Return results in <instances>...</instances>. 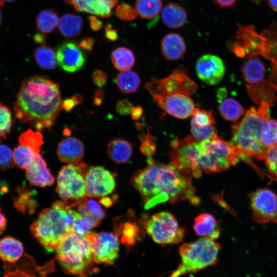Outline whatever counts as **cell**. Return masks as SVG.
Instances as JSON below:
<instances>
[{"instance_id":"cell-54","label":"cell","mask_w":277,"mask_h":277,"mask_svg":"<svg viewBox=\"0 0 277 277\" xmlns=\"http://www.w3.org/2000/svg\"><path fill=\"white\" fill-rule=\"evenodd\" d=\"M113 199L110 197L105 196L101 197L99 203L106 208H109L113 205Z\"/></svg>"},{"instance_id":"cell-28","label":"cell","mask_w":277,"mask_h":277,"mask_svg":"<svg viewBox=\"0 0 277 277\" xmlns=\"http://www.w3.org/2000/svg\"><path fill=\"white\" fill-rule=\"evenodd\" d=\"M107 152L109 157L114 163L123 164L130 159L132 147L128 141L116 138L108 143Z\"/></svg>"},{"instance_id":"cell-56","label":"cell","mask_w":277,"mask_h":277,"mask_svg":"<svg viewBox=\"0 0 277 277\" xmlns=\"http://www.w3.org/2000/svg\"><path fill=\"white\" fill-rule=\"evenodd\" d=\"M42 33H37L35 34L34 35L33 39L35 43L36 44H42L43 45V44H44L45 43L46 37Z\"/></svg>"},{"instance_id":"cell-13","label":"cell","mask_w":277,"mask_h":277,"mask_svg":"<svg viewBox=\"0 0 277 277\" xmlns=\"http://www.w3.org/2000/svg\"><path fill=\"white\" fill-rule=\"evenodd\" d=\"M18 143L13 151V163L19 168L26 169L40 154L43 136L39 131L29 129L21 134Z\"/></svg>"},{"instance_id":"cell-14","label":"cell","mask_w":277,"mask_h":277,"mask_svg":"<svg viewBox=\"0 0 277 277\" xmlns=\"http://www.w3.org/2000/svg\"><path fill=\"white\" fill-rule=\"evenodd\" d=\"M85 179L86 197H102L115 190V176L103 167L93 166L88 168Z\"/></svg>"},{"instance_id":"cell-58","label":"cell","mask_w":277,"mask_h":277,"mask_svg":"<svg viewBox=\"0 0 277 277\" xmlns=\"http://www.w3.org/2000/svg\"><path fill=\"white\" fill-rule=\"evenodd\" d=\"M102 102V97L95 96L93 103L95 106H100Z\"/></svg>"},{"instance_id":"cell-45","label":"cell","mask_w":277,"mask_h":277,"mask_svg":"<svg viewBox=\"0 0 277 277\" xmlns=\"http://www.w3.org/2000/svg\"><path fill=\"white\" fill-rule=\"evenodd\" d=\"M83 99V96L79 94H75L70 98H65L62 102V108L66 112H69L80 104Z\"/></svg>"},{"instance_id":"cell-44","label":"cell","mask_w":277,"mask_h":277,"mask_svg":"<svg viewBox=\"0 0 277 277\" xmlns=\"http://www.w3.org/2000/svg\"><path fill=\"white\" fill-rule=\"evenodd\" d=\"M142 144L140 147L141 152L145 155L151 156L156 150V145L154 137L149 133L141 138Z\"/></svg>"},{"instance_id":"cell-27","label":"cell","mask_w":277,"mask_h":277,"mask_svg":"<svg viewBox=\"0 0 277 277\" xmlns=\"http://www.w3.org/2000/svg\"><path fill=\"white\" fill-rule=\"evenodd\" d=\"M24 246L21 241L8 236L0 240V259L8 263L16 262L22 256Z\"/></svg>"},{"instance_id":"cell-48","label":"cell","mask_w":277,"mask_h":277,"mask_svg":"<svg viewBox=\"0 0 277 277\" xmlns=\"http://www.w3.org/2000/svg\"><path fill=\"white\" fill-rule=\"evenodd\" d=\"M107 74L103 71L98 69L95 70L92 74L93 83L100 88L103 87L106 83Z\"/></svg>"},{"instance_id":"cell-33","label":"cell","mask_w":277,"mask_h":277,"mask_svg":"<svg viewBox=\"0 0 277 277\" xmlns=\"http://www.w3.org/2000/svg\"><path fill=\"white\" fill-rule=\"evenodd\" d=\"M111 61L115 68L122 71L132 67L135 63V57L130 49L120 47L112 52Z\"/></svg>"},{"instance_id":"cell-25","label":"cell","mask_w":277,"mask_h":277,"mask_svg":"<svg viewBox=\"0 0 277 277\" xmlns=\"http://www.w3.org/2000/svg\"><path fill=\"white\" fill-rule=\"evenodd\" d=\"M161 18L168 27L176 29L183 26L187 19V13L184 7L178 3H169L163 8Z\"/></svg>"},{"instance_id":"cell-6","label":"cell","mask_w":277,"mask_h":277,"mask_svg":"<svg viewBox=\"0 0 277 277\" xmlns=\"http://www.w3.org/2000/svg\"><path fill=\"white\" fill-rule=\"evenodd\" d=\"M89 233L83 236L70 232L55 249L56 259L66 273L89 277L94 263Z\"/></svg>"},{"instance_id":"cell-20","label":"cell","mask_w":277,"mask_h":277,"mask_svg":"<svg viewBox=\"0 0 277 277\" xmlns=\"http://www.w3.org/2000/svg\"><path fill=\"white\" fill-rule=\"evenodd\" d=\"M26 178L31 185L42 188L52 185L55 181L40 154L26 169Z\"/></svg>"},{"instance_id":"cell-50","label":"cell","mask_w":277,"mask_h":277,"mask_svg":"<svg viewBox=\"0 0 277 277\" xmlns=\"http://www.w3.org/2000/svg\"><path fill=\"white\" fill-rule=\"evenodd\" d=\"M105 36L110 41H115L117 39L118 35L117 30L112 28L110 25H108L105 29Z\"/></svg>"},{"instance_id":"cell-23","label":"cell","mask_w":277,"mask_h":277,"mask_svg":"<svg viewBox=\"0 0 277 277\" xmlns=\"http://www.w3.org/2000/svg\"><path fill=\"white\" fill-rule=\"evenodd\" d=\"M163 56L168 61H175L185 54L186 47L183 37L178 33H170L165 35L161 43Z\"/></svg>"},{"instance_id":"cell-47","label":"cell","mask_w":277,"mask_h":277,"mask_svg":"<svg viewBox=\"0 0 277 277\" xmlns=\"http://www.w3.org/2000/svg\"><path fill=\"white\" fill-rule=\"evenodd\" d=\"M6 271L3 277H37L20 268L9 269L7 267Z\"/></svg>"},{"instance_id":"cell-22","label":"cell","mask_w":277,"mask_h":277,"mask_svg":"<svg viewBox=\"0 0 277 277\" xmlns=\"http://www.w3.org/2000/svg\"><path fill=\"white\" fill-rule=\"evenodd\" d=\"M84 150V144L81 140L74 137H68L58 143L56 153L62 162L73 164L82 160Z\"/></svg>"},{"instance_id":"cell-17","label":"cell","mask_w":277,"mask_h":277,"mask_svg":"<svg viewBox=\"0 0 277 277\" xmlns=\"http://www.w3.org/2000/svg\"><path fill=\"white\" fill-rule=\"evenodd\" d=\"M57 63L64 71H77L84 66L86 57L82 49L73 42H66L61 45L56 52Z\"/></svg>"},{"instance_id":"cell-62","label":"cell","mask_w":277,"mask_h":277,"mask_svg":"<svg viewBox=\"0 0 277 277\" xmlns=\"http://www.w3.org/2000/svg\"><path fill=\"white\" fill-rule=\"evenodd\" d=\"M251 1H253V2H258L260 1L261 0H251Z\"/></svg>"},{"instance_id":"cell-7","label":"cell","mask_w":277,"mask_h":277,"mask_svg":"<svg viewBox=\"0 0 277 277\" xmlns=\"http://www.w3.org/2000/svg\"><path fill=\"white\" fill-rule=\"evenodd\" d=\"M221 249L215 240L205 238L183 244L179 248L180 263L168 277H181L215 265Z\"/></svg>"},{"instance_id":"cell-61","label":"cell","mask_w":277,"mask_h":277,"mask_svg":"<svg viewBox=\"0 0 277 277\" xmlns=\"http://www.w3.org/2000/svg\"><path fill=\"white\" fill-rule=\"evenodd\" d=\"M3 2H8V3H10V2H14L16 0H1Z\"/></svg>"},{"instance_id":"cell-30","label":"cell","mask_w":277,"mask_h":277,"mask_svg":"<svg viewBox=\"0 0 277 277\" xmlns=\"http://www.w3.org/2000/svg\"><path fill=\"white\" fill-rule=\"evenodd\" d=\"M57 25L60 32L64 36L72 38L80 33L83 21L82 18L78 15L67 13L59 19Z\"/></svg>"},{"instance_id":"cell-52","label":"cell","mask_w":277,"mask_h":277,"mask_svg":"<svg viewBox=\"0 0 277 277\" xmlns=\"http://www.w3.org/2000/svg\"><path fill=\"white\" fill-rule=\"evenodd\" d=\"M219 6L222 8L231 7L238 0H213Z\"/></svg>"},{"instance_id":"cell-5","label":"cell","mask_w":277,"mask_h":277,"mask_svg":"<svg viewBox=\"0 0 277 277\" xmlns=\"http://www.w3.org/2000/svg\"><path fill=\"white\" fill-rule=\"evenodd\" d=\"M76 205L64 201L55 202L50 208L42 210L31 224L32 234L47 250L55 251L72 232L76 211L71 208Z\"/></svg>"},{"instance_id":"cell-41","label":"cell","mask_w":277,"mask_h":277,"mask_svg":"<svg viewBox=\"0 0 277 277\" xmlns=\"http://www.w3.org/2000/svg\"><path fill=\"white\" fill-rule=\"evenodd\" d=\"M89 214L96 219L101 221L105 217V212L101 204L91 197H85L84 200Z\"/></svg>"},{"instance_id":"cell-24","label":"cell","mask_w":277,"mask_h":277,"mask_svg":"<svg viewBox=\"0 0 277 277\" xmlns=\"http://www.w3.org/2000/svg\"><path fill=\"white\" fill-rule=\"evenodd\" d=\"M193 229L197 235L210 240H215L220 235L216 220L212 214L208 213H201L195 217Z\"/></svg>"},{"instance_id":"cell-15","label":"cell","mask_w":277,"mask_h":277,"mask_svg":"<svg viewBox=\"0 0 277 277\" xmlns=\"http://www.w3.org/2000/svg\"><path fill=\"white\" fill-rule=\"evenodd\" d=\"M195 71L198 77L205 83L216 85L222 80L225 73L223 61L219 56L206 54L197 61Z\"/></svg>"},{"instance_id":"cell-26","label":"cell","mask_w":277,"mask_h":277,"mask_svg":"<svg viewBox=\"0 0 277 277\" xmlns=\"http://www.w3.org/2000/svg\"><path fill=\"white\" fill-rule=\"evenodd\" d=\"M266 69L264 64L258 57H252L244 63L242 72L244 80L251 86L265 81Z\"/></svg>"},{"instance_id":"cell-35","label":"cell","mask_w":277,"mask_h":277,"mask_svg":"<svg viewBox=\"0 0 277 277\" xmlns=\"http://www.w3.org/2000/svg\"><path fill=\"white\" fill-rule=\"evenodd\" d=\"M162 5V0H136L135 8L141 18L151 19L158 15Z\"/></svg>"},{"instance_id":"cell-37","label":"cell","mask_w":277,"mask_h":277,"mask_svg":"<svg viewBox=\"0 0 277 277\" xmlns=\"http://www.w3.org/2000/svg\"><path fill=\"white\" fill-rule=\"evenodd\" d=\"M262 140L267 149L277 144V120L269 118L266 122L262 130Z\"/></svg>"},{"instance_id":"cell-2","label":"cell","mask_w":277,"mask_h":277,"mask_svg":"<svg viewBox=\"0 0 277 277\" xmlns=\"http://www.w3.org/2000/svg\"><path fill=\"white\" fill-rule=\"evenodd\" d=\"M170 163L199 177L202 172L225 171L240 160L235 148L217 134L211 138L197 141L188 135L171 143Z\"/></svg>"},{"instance_id":"cell-49","label":"cell","mask_w":277,"mask_h":277,"mask_svg":"<svg viewBox=\"0 0 277 277\" xmlns=\"http://www.w3.org/2000/svg\"><path fill=\"white\" fill-rule=\"evenodd\" d=\"M95 44L94 39L92 37H85L82 39L78 43V46L84 50L91 52Z\"/></svg>"},{"instance_id":"cell-12","label":"cell","mask_w":277,"mask_h":277,"mask_svg":"<svg viewBox=\"0 0 277 277\" xmlns=\"http://www.w3.org/2000/svg\"><path fill=\"white\" fill-rule=\"evenodd\" d=\"M92 251L95 263L112 265L118 256L120 239L114 233L90 232Z\"/></svg>"},{"instance_id":"cell-1","label":"cell","mask_w":277,"mask_h":277,"mask_svg":"<svg viewBox=\"0 0 277 277\" xmlns=\"http://www.w3.org/2000/svg\"><path fill=\"white\" fill-rule=\"evenodd\" d=\"M147 163V166L135 172L130 181L140 194L145 208L182 201H188L193 205L200 204L190 172L171 163H160L151 157L148 158Z\"/></svg>"},{"instance_id":"cell-60","label":"cell","mask_w":277,"mask_h":277,"mask_svg":"<svg viewBox=\"0 0 277 277\" xmlns=\"http://www.w3.org/2000/svg\"><path fill=\"white\" fill-rule=\"evenodd\" d=\"M3 4L4 2L0 0V25L1 24L2 19V12L1 10V7L3 6Z\"/></svg>"},{"instance_id":"cell-43","label":"cell","mask_w":277,"mask_h":277,"mask_svg":"<svg viewBox=\"0 0 277 277\" xmlns=\"http://www.w3.org/2000/svg\"><path fill=\"white\" fill-rule=\"evenodd\" d=\"M72 232L80 235L85 236L91 232L83 216L76 211Z\"/></svg>"},{"instance_id":"cell-8","label":"cell","mask_w":277,"mask_h":277,"mask_svg":"<svg viewBox=\"0 0 277 277\" xmlns=\"http://www.w3.org/2000/svg\"><path fill=\"white\" fill-rule=\"evenodd\" d=\"M88 169L86 164L80 161L69 164L61 169L56 191L63 201L79 204L86 197L85 177Z\"/></svg>"},{"instance_id":"cell-39","label":"cell","mask_w":277,"mask_h":277,"mask_svg":"<svg viewBox=\"0 0 277 277\" xmlns=\"http://www.w3.org/2000/svg\"><path fill=\"white\" fill-rule=\"evenodd\" d=\"M264 161L269 172L277 178V144L267 149Z\"/></svg>"},{"instance_id":"cell-46","label":"cell","mask_w":277,"mask_h":277,"mask_svg":"<svg viewBox=\"0 0 277 277\" xmlns=\"http://www.w3.org/2000/svg\"><path fill=\"white\" fill-rule=\"evenodd\" d=\"M133 106L127 100L124 99L118 101L116 106V111L120 115H126L131 114Z\"/></svg>"},{"instance_id":"cell-18","label":"cell","mask_w":277,"mask_h":277,"mask_svg":"<svg viewBox=\"0 0 277 277\" xmlns=\"http://www.w3.org/2000/svg\"><path fill=\"white\" fill-rule=\"evenodd\" d=\"M216 123L211 111L201 110L198 107L192 115L191 136L197 141L211 138L216 135Z\"/></svg>"},{"instance_id":"cell-31","label":"cell","mask_w":277,"mask_h":277,"mask_svg":"<svg viewBox=\"0 0 277 277\" xmlns=\"http://www.w3.org/2000/svg\"><path fill=\"white\" fill-rule=\"evenodd\" d=\"M115 82L121 91L126 93H131L137 90L141 80L136 72L127 70L122 71L118 74Z\"/></svg>"},{"instance_id":"cell-9","label":"cell","mask_w":277,"mask_h":277,"mask_svg":"<svg viewBox=\"0 0 277 277\" xmlns=\"http://www.w3.org/2000/svg\"><path fill=\"white\" fill-rule=\"evenodd\" d=\"M145 87L154 102L174 94L190 96L197 90L196 84L189 77L183 65L179 66L165 78H151Z\"/></svg>"},{"instance_id":"cell-3","label":"cell","mask_w":277,"mask_h":277,"mask_svg":"<svg viewBox=\"0 0 277 277\" xmlns=\"http://www.w3.org/2000/svg\"><path fill=\"white\" fill-rule=\"evenodd\" d=\"M59 85L46 76L34 75L23 82L14 104L16 117L41 131L50 129L62 108Z\"/></svg>"},{"instance_id":"cell-29","label":"cell","mask_w":277,"mask_h":277,"mask_svg":"<svg viewBox=\"0 0 277 277\" xmlns=\"http://www.w3.org/2000/svg\"><path fill=\"white\" fill-rule=\"evenodd\" d=\"M263 43L261 54L277 61V22L271 24L261 33Z\"/></svg>"},{"instance_id":"cell-55","label":"cell","mask_w":277,"mask_h":277,"mask_svg":"<svg viewBox=\"0 0 277 277\" xmlns=\"http://www.w3.org/2000/svg\"><path fill=\"white\" fill-rule=\"evenodd\" d=\"M6 226L7 219L0 208V235L5 230Z\"/></svg>"},{"instance_id":"cell-38","label":"cell","mask_w":277,"mask_h":277,"mask_svg":"<svg viewBox=\"0 0 277 277\" xmlns=\"http://www.w3.org/2000/svg\"><path fill=\"white\" fill-rule=\"evenodd\" d=\"M12 126V113L10 110L0 102V142L5 139Z\"/></svg>"},{"instance_id":"cell-32","label":"cell","mask_w":277,"mask_h":277,"mask_svg":"<svg viewBox=\"0 0 277 277\" xmlns=\"http://www.w3.org/2000/svg\"><path fill=\"white\" fill-rule=\"evenodd\" d=\"M34 58L38 66L43 70L54 69L58 64L56 53L53 49L44 45L36 49Z\"/></svg>"},{"instance_id":"cell-34","label":"cell","mask_w":277,"mask_h":277,"mask_svg":"<svg viewBox=\"0 0 277 277\" xmlns=\"http://www.w3.org/2000/svg\"><path fill=\"white\" fill-rule=\"evenodd\" d=\"M219 111L224 120L232 122L238 120L244 113V108L233 98L224 100L219 106Z\"/></svg>"},{"instance_id":"cell-51","label":"cell","mask_w":277,"mask_h":277,"mask_svg":"<svg viewBox=\"0 0 277 277\" xmlns=\"http://www.w3.org/2000/svg\"><path fill=\"white\" fill-rule=\"evenodd\" d=\"M90 25L91 29L94 31L99 30L102 28V23L94 16H90L89 17Z\"/></svg>"},{"instance_id":"cell-4","label":"cell","mask_w":277,"mask_h":277,"mask_svg":"<svg viewBox=\"0 0 277 277\" xmlns=\"http://www.w3.org/2000/svg\"><path fill=\"white\" fill-rule=\"evenodd\" d=\"M271 105L265 101L258 109L251 107L242 120L232 125L230 144L235 148L240 159L252 157L264 160L267 148L262 140V130L270 117Z\"/></svg>"},{"instance_id":"cell-59","label":"cell","mask_w":277,"mask_h":277,"mask_svg":"<svg viewBox=\"0 0 277 277\" xmlns=\"http://www.w3.org/2000/svg\"><path fill=\"white\" fill-rule=\"evenodd\" d=\"M7 189L6 185L5 184H3L2 182H0V194L5 193Z\"/></svg>"},{"instance_id":"cell-16","label":"cell","mask_w":277,"mask_h":277,"mask_svg":"<svg viewBox=\"0 0 277 277\" xmlns=\"http://www.w3.org/2000/svg\"><path fill=\"white\" fill-rule=\"evenodd\" d=\"M155 102L166 113L180 119L192 115L197 108L189 96L183 94L168 95Z\"/></svg>"},{"instance_id":"cell-21","label":"cell","mask_w":277,"mask_h":277,"mask_svg":"<svg viewBox=\"0 0 277 277\" xmlns=\"http://www.w3.org/2000/svg\"><path fill=\"white\" fill-rule=\"evenodd\" d=\"M127 219H118L114 222V230L120 241L127 246H133L141 234L140 226L129 211Z\"/></svg>"},{"instance_id":"cell-57","label":"cell","mask_w":277,"mask_h":277,"mask_svg":"<svg viewBox=\"0 0 277 277\" xmlns=\"http://www.w3.org/2000/svg\"><path fill=\"white\" fill-rule=\"evenodd\" d=\"M269 6L274 11L277 12V0H267Z\"/></svg>"},{"instance_id":"cell-40","label":"cell","mask_w":277,"mask_h":277,"mask_svg":"<svg viewBox=\"0 0 277 277\" xmlns=\"http://www.w3.org/2000/svg\"><path fill=\"white\" fill-rule=\"evenodd\" d=\"M116 14L120 19L125 21H132L137 15L135 8L127 4L118 5L116 8Z\"/></svg>"},{"instance_id":"cell-36","label":"cell","mask_w":277,"mask_h":277,"mask_svg":"<svg viewBox=\"0 0 277 277\" xmlns=\"http://www.w3.org/2000/svg\"><path fill=\"white\" fill-rule=\"evenodd\" d=\"M58 21V16L56 12L52 10H44L36 16V28L43 33H50L57 26Z\"/></svg>"},{"instance_id":"cell-42","label":"cell","mask_w":277,"mask_h":277,"mask_svg":"<svg viewBox=\"0 0 277 277\" xmlns=\"http://www.w3.org/2000/svg\"><path fill=\"white\" fill-rule=\"evenodd\" d=\"M13 162V152L7 145H0V170L9 169Z\"/></svg>"},{"instance_id":"cell-19","label":"cell","mask_w":277,"mask_h":277,"mask_svg":"<svg viewBox=\"0 0 277 277\" xmlns=\"http://www.w3.org/2000/svg\"><path fill=\"white\" fill-rule=\"evenodd\" d=\"M71 4L78 12H86L101 17H108L112 9L116 5L117 0H63Z\"/></svg>"},{"instance_id":"cell-10","label":"cell","mask_w":277,"mask_h":277,"mask_svg":"<svg viewBox=\"0 0 277 277\" xmlns=\"http://www.w3.org/2000/svg\"><path fill=\"white\" fill-rule=\"evenodd\" d=\"M142 222L146 232L159 244H178L183 241L186 233V229L167 211L155 213Z\"/></svg>"},{"instance_id":"cell-11","label":"cell","mask_w":277,"mask_h":277,"mask_svg":"<svg viewBox=\"0 0 277 277\" xmlns=\"http://www.w3.org/2000/svg\"><path fill=\"white\" fill-rule=\"evenodd\" d=\"M253 220L259 224L277 223V193L270 189L260 188L249 195Z\"/></svg>"},{"instance_id":"cell-53","label":"cell","mask_w":277,"mask_h":277,"mask_svg":"<svg viewBox=\"0 0 277 277\" xmlns=\"http://www.w3.org/2000/svg\"><path fill=\"white\" fill-rule=\"evenodd\" d=\"M143 112V109L140 106L133 107L131 113L132 118L133 120H137L139 119L141 117Z\"/></svg>"}]
</instances>
